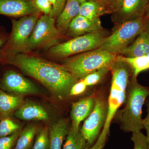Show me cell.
Here are the masks:
<instances>
[{"instance_id":"1","label":"cell","mask_w":149,"mask_h":149,"mask_svg":"<svg viewBox=\"0 0 149 149\" xmlns=\"http://www.w3.org/2000/svg\"><path fill=\"white\" fill-rule=\"evenodd\" d=\"M13 65L45 85L59 98L70 94L77 77L64 65L56 64L39 56L19 53L0 58Z\"/></svg>"},{"instance_id":"2","label":"cell","mask_w":149,"mask_h":149,"mask_svg":"<svg viewBox=\"0 0 149 149\" xmlns=\"http://www.w3.org/2000/svg\"><path fill=\"white\" fill-rule=\"evenodd\" d=\"M112 79L110 92L107 102L106 120L96 143L90 149H102L109 133L112 120L118 110L125 102L129 77L132 73L127 63L116 59L111 67Z\"/></svg>"},{"instance_id":"3","label":"cell","mask_w":149,"mask_h":149,"mask_svg":"<svg viewBox=\"0 0 149 149\" xmlns=\"http://www.w3.org/2000/svg\"><path fill=\"white\" fill-rule=\"evenodd\" d=\"M126 106L118 112V117L121 129L126 132L141 131L144 127L142 118V108L147 97L149 88L132 80L127 88Z\"/></svg>"},{"instance_id":"4","label":"cell","mask_w":149,"mask_h":149,"mask_svg":"<svg viewBox=\"0 0 149 149\" xmlns=\"http://www.w3.org/2000/svg\"><path fill=\"white\" fill-rule=\"evenodd\" d=\"M117 55L98 48L85 52L65 61V66L78 79L104 67L111 68Z\"/></svg>"},{"instance_id":"5","label":"cell","mask_w":149,"mask_h":149,"mask_svg":"<svg viewBox=\"0 0 149 149\" xmlns=\"http://www.w3.org/2000/svg\"><path fill=\"white\" fill-rule=\"evenodd\" d=\"M146 19L141 17L125 22L115 27L112 33L104 39L100 49L118 55L146 30Z\"/></svg>"},{"instance_id":"6","label":"cell","mask_w":149,"mask_h":149,"mask_svg":"<svg viewBox=\"0 0 149 149\" xmlns=\"http://www.w3.org/2000/svg\"><path fill=\"white\" fill-rule=\"evenodd\" d=\"M39 14L26 15L12 21L11 33L7 43L0 53V58L24 53L37 20Z\"/></svg>"},{"instance_id":"7","label":"cell","mask_w":149,"mask_h":149,"mask_svg":"<svg viewBox=\"0 0 149 149\" xmlns=\"http://www.w3.org/2000/svg\"><path fill=\"white\" fill-rule=\"evenodd\" d=\"M107 37L105 30L77 36L53 46L50 49L49 53L56 57L63 58L93 50L100 47Z\"/></svg>"},{"instance_id":"8","label":"cell","mask_w":149,"mask_h":149,"mask_svg":"<svg viewBox=\"0 0 149 149\" xmlns=\"http://www.w3.org/2000/svg\"><path fill=\"white\" fill-rule=\"evenodd\" d=\"M61 34L56 27L55 19L44 15L37 20L24 52L50 49L58 44Z\"/></svg>"},{"instance_id":"9","label":"cell","mask_w":149,"mask_h":149,"mask_svg":"<svg viewBox=\"0 0 149 149\" xmlns=\"http://www.w3.org/2000/svg\"><path fill=\"white\" fill-rule=\"evenodd\" d=\"M107 102L102 97L95 98L94 109L86 118L81 130L88 146L94 143L106 120Z\"/></svg>"},{"instance_id":"10","label":"cell","mask_w":149,"mask_h":149,"mask_svg":"<svg viewBox=\"0 0 149 149\" xmlns=\"http://www.w3.org/2000/svg\"><path fill=\"white\" fill-rule=\"evenodd\" d=\"M2 90L18 95H37L40 91L32 82L18 72L6 71L0 82Z\"/></svg>"},{"instance_id":"11","label":"cell","mask_w":149,"mask_h":149,"mask_svg":"<svg viewBox=\"0 0 149 149\" xmlns=\"http://www.w3.org/2000/svg\"><path fill=\"white\" fill-rule=\"evenodd\" d=\"M149 0H123L117 10L111 13L116 27L125 22L144 17Z\"/></svg>"},{"instance_id":"12","label":"cell","mask_w":149,"mask_h":149,"mask_svg":"<svg viewBox=\"0 0 149 149\" xmlns=\"http://www.w3.org/2000/svg\"><path fill=\"white\" fill-rule=\"evenodd\" d=\"M40 13L35 8L32 0H0V14L22 17Z\"/></svg>"},{"instance_id":"13","label":"cell","mask_w":149,"mask_h":149,"mask_svg":"<svg viewBox=\"0 0 149 149\" xmlns=\"http://www.w3.org/2000/svg\"><path fill=\"white\" fill-rule=\"evenodd\" d=\"M104 30L100 19L91 20L79 15L71 22L67 32L68 36L74 37Z\"/></svg>"},{"instance_id":"14","label":"cell","mask_w":149,"mask_h":149,"mask_svg":"<svg viewBox=\"0 0 149 149\" xmlns=\"http://www.w3.org/2000/svg\"><path fill=\"white\" fill-rule=\"evenodd\" d=\"M95 104V98L94 97L85 98L73 104L70 113L72 129H80V123L90 115L94 109Z\"/></svg>"},{"instance_id":"15","label":"cell","mask_w":149,"mask_h":149,"mask_svg":"<svg viewBox=\"0 0 149 149\" xmlns=\"http://www.w3.org/2000/svg\"><path fill=\"white\" fill-rule=\"evenodd\" d=\"M80 6L78 0H67L64 8L56 22V27L61 34L67 31L71 22L79 15Z\"/></svg>"},{"instance_id":"16","label":"cell","mask_w":149,"mask_h":149,"mask_svg":"<svg viewBox=\"0 0 149 149\" xmlns=\"http://www.w3.org/2000/svg\"><path fill=\"white\" fill-rule=\"evenodd\" d=\"M149 53V32L145 30L119 54L125 57L133 58Z\"/></svg>"},{"instance_id":"17","label":"cell","mask_w":149,"mask_h":149,"mask_svg":"<svg viewBox=\"0 0 149 149\" xmlns=\"http://www.w3.org/2000/svg\"><path fill=\"white\" fill-rule=\"evenodd\" d=\"M14 116L23 120H46L49 118L47 112L43 107L32 103L21 105L15 112Z\"/></svg>"},{"instance_id":"18","label":"cell","mask_w":149,"mask_h":149,"mask_svg":"<svg viewBox=\"0 0 149 149\" xmlns=\"http://www.w3.org/2000/svg\"><path fill=\"white\" fill-rule=\"evenodd\" d=\"M69 130L68 122L66 119H60L53 123L49 129V149H61Z\"/></svg>"},{"instance_id":"19","label":"cell","mask_w":149,"mask_h":149,"mask_svg":"<svg viewBox=\"0 0 149 149\" xmlns=\"http://www.w3.org/2000/svg\"><path fill=\"white\" fill-rule=\"evenodd\" d=\"M22 102V97L10 95L0 89V115L9 116L21 105Z\"/></svg>"},{"instance_id":"20","label":"cell","mask_w":149,"mask_h":149,"mask_svg":"<svg viewBox=\"0 0 149 149\" xmlns=\"http://www.w3.org/2000/svg\"><path fill=\"white\" fill-rule=\"evenodd\" d=\"M108 13L107 10L95 0H89L80 4L79 15L91 20L99 19L102 15Z\"/></svg>"},{"instance_id":"21","label":"cell","mask_w":149,"mask_h":149,"mask_svg":"<svg viewBox=\"0 0 149 149\" xmlns=\"http://www.w3.org/2000/svg\"><path fill=\"white\" fill-rule=\"evenodd\" d=\"M116 59L127 63L130 66L133 73V80H136L140 72L149 69V56L148 54L133 58L125 57L118 55Z\"/></svg>"},{"instance_id":"22","label":"cell","mask_w":149,"mask_h":149,"mask_svg":"<svg viewBox=\"0 0 149 149\" xmlns=\"http://www.w3.org/2000/svg\"><path fill=\"white\" fill-rule=\"evenodd\" d=\"M38 130L37 125H30L21 130L17 140L14 149H29L34 143V139Z\"/></svg>"},{"instance_id":"23","label":"cell","mask_w":149,"mask_h":149,"mask_svg":"<svg viewBox=\"0 0 149 149\" xmlns=\"http://www.w3.org/2000/svg\"><path fill=\"white\" fill-rule=\"evenodd\" d=\"M88 146L81 130L70 128L63 149H86Z\"/></svg>"},{"instance_id":"24","label":"cell","mask_w":149,"mask_h":149,"mask_svg":"<svg viewBox=\"0 0 149 149\" xmlns=\"http://www.w3.org/2000/svg\"><path fill=\"white\" fill-rule=\"evenodd\" d=\"M21 130L20 125L8 116H2L0 120V138L13 134Z\"/></svg>"},{"instance_id":"25","label":"cell","mask_w":149,"mask_h":149,"mask_svg":"<svg viewBox=\"0 0 149 149\" xmlns=\"http://www.w3.org/2000/svg\"><path fill=\"white\" fill-rule=\"evenodd\" d=\"M49 129L46 126L38 133L32 149H49Z\"/></svg>"},{"instance_id":"26","label":"cell","mask_w":149,"mask_h":149,"mask_svg":"<svg viewBox=\"0 0 149 149\" xmlns=\"http://www.w3.org/2000/svg\"><path fill=\"white\" fill-rule=\"evenodd\" d=\"M111 68L104 67L100 68L88 74L83 80L87 86H92L97 84L105 74L111 70Z\"/></svg>"},{"instance_id":"27","label":"cell","mask_w":149,"mask_h":149,"mask_svg":"<svg viewBox=\"0 0 149 149\" xmlns=\"http://www.w3.org/2000/svg\"><path fill=\"white\" fill-rule=\"evenodd\" d=\"M131 140L134 143L133 149H148L146 136L141 131L132 133Z\"/></svg>"},{"instance_id":"28","label":"cell","mask_w":149,"mask_h":149,"mask_svg":"<svg viewBox=\"0 0 149 149\" xmlns=\"http://www.w3.org/2000/svg\"><path fill=\"white\" fill-rule=\"evenodd\" d=\"M21 130L6 137L0 138V149H11L18 139Z\"/></svg>"},{"instance_id":"29","label":"cell","mask_w":149,"mask_h":149,"mask_svg":"<svg viewBox=\"0 0 149 149\" xmlns=\"http://www.w3.org/2000/svg\"><path fill=\"white\" fill-rule=\"evenodd\" d=\"M33 4L37 10L44 15H49L53 6L49 0H32Z\"/></svg>"},{"instance_id":"30","label":"cell","mask_w":149,"mask_h":149,"mask_svg":"<svg viewBox=\"0 0 149 149\" xmlns=\"http://www.w3.org/2000/svg\"><path fill=\"white\" fill-rule=\"evenodd\" d=\"M88 86L83 79L77 82L72 86L70 92V95L75 96L80 95L85 92Z\"/></svg>"},{"instance_id":"31","label":"cell","mask_w":149,"mask_h":149,"mask_svg":"<svg viewBox=\"0 0 149 149\" xmlns=\"http://www.w3.org/2000/svg\"><path fill=\"white\" fill-rule=\"evenodd\" d=\"M66 1L67 0H57L55 6L53 8L49 15L54 18H57L64 8Z\"/></svg>"},{"instance_id":"32","label":"cell","mask_w":149,"mask_h":149,"mask_svg":"<svg viewBox=\"0 0 149 149\" xmlns=\"http://www.w3.org/2000/svg\"><path fill=\"white\" fill-rule=\"evenodd\" d=\"M147 111H148V114L147 116L143 119V125L144 128H146L147 131V138L148 140V149H149V100L147 104Z\"/></svg>"},{"instance_id":"33","label":"cell","mask_w":149,"mask_h":149,"mask_svg":"<svg viewBox=\"0 0 149 149\" xmlns=\"http://www.w3.org/2000/svg\"><path fill=\"white\" fill-rule=\"evenodd\" d=\"M123 0H110L111 13L117 10L121 5Z\"/></svg>"},{"instance_id":"34","label":"cell","mask_w":149,"mask_h":149,"mask_svg":"<svg viewBox=\"0 0 149 149\" xmlns=\"http://www.w3.org/2000/svg\"><path fill=\"white\" fill-rule=\"evenodd\" d=\"M95 1L104 7L109 12V13H111L110 0H95Z\"/></svg>"},{"instance_id":"35","label":"cell","mask_w":149,"mask_h":149,"mask_svg":"<svg viewBox=\"0 0 149 149\" xmlns=\"http://www.w3.org/2000/svg\"><path fill=\"white\" fill-rule=\"evenodd\" d=\"M144 17L145 18H149V1L148 5L147 6L146 8L145 14H144Z\"/></svg>"},{"instance_id":"36","label":"cell","mask_w":149,"mask_h":149,"mask_svg":"<svg viewBox=\"0 0 149 149\" xmlns=\"http://www.w3.org/2000/svg\"><path fill=\"white\" fill-rule=\"evenodd\" d=\"M146 19V31L149 32V18Z\"/></svg>"},{"instance_id":"37","label":"cell","mask_w":149,"mask_h":149,"mask_svg":"<svg viewBox=\"0 0 149 149\" xmlns=\"http://www.w3.org/2000/svg\"><path fill=\"white\" fill-rule=\"evenodd\" d=\"M49 1L52 5L53 8H54L55 6L57 0H49Z\"/></svg>"},{"instance_id":"38","label":"cell","mask_w":149,"mask_h":149,"mask_svg":"<svg viewBox=\"0 0 149 149\" xmlns=\"http://www.w3.org/2000/svg\"><path fill=\"white\" fill-rule=\"evenodd\" d=\"M78 1L80 3V4L84 2L87 1H89V0H78Z\"/></svg>"},{"instance_id":"39","label":"cell","mask_w":149,"mask_h":149,"mask_svg":"<svg viewBox=\"0 0 149 149\" xmlns=\"http://www.w3.org/2000/svg\"><path fill=\"white\" fill-rule=\"evenodd\" d=\"M4 42L3 40H0V47H1V46L3 45V44Z\"/></svg>"}]
</instances>
